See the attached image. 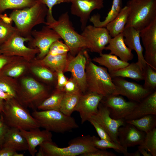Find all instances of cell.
Returning <instances> with one entry per match:
<instances>
[{
    "instance_id": "1",
    "label": "cell",
    "mask_w": 156,
    "mask_h": 156,
    "mask_svg": "<svg viewBox=\"0 0 156 156\" xmlns=\"http://www.w3.org/2000/svg\"><path fill=\"white\" fill-rule=\"evenodd\" d=\"M48 10L38 0L33 6L13 10L9 15L18 32L22 36L31 38V34L36 26L45 24Z\"/></svg>"
},
{
    "instance_id": "2",
    "label": "cell",
    "mask_w": 156,
    "mask_h": 156,
    "mask_svg": "<svg viewBox=\"0 0 156 156\" xmlns=\"http://www.w3.org/2000/svg\"><path fill=\"white\" fill-rule=\"evenodd\" d=\"M0 114L9 127L27 130L40 128L28 110L14 97L4 100L3 110Z\"/></svg>"
},
{
    "instance_id": "3",
    "label": "cell",
    "mask_w": 156,
    "mask_h": 156,
    "mask_svg": "<svg viewBox=\"0 0 156 156\" xmlns=\"http://www.w3.org/2000/svg\"><path fill=\"white\" fill-rule=\"evenodd\" d=\"M69 146L59 147L53 141L44 142L39 146L42 156H76L95 152L99 149L94 146L92 136H82L70 141Z\"/></svg>"
},
{
    "instance_id": "4",
    "label": "cell",
    "mask_w": 156,
    "mask_h": 156,
    "mask_svg": "<svg viewBox=\"0 0 156 156\" xmlns=\"http://www.w3.org/2000/svg\"><path fill=\"white\" fill-rule=\"evenodd\" d=\"M87 90L104 97L113 95L115 90L112 78L107 68L96 65L88 55L86 66Z\"/></svg>"
},
{
    "instance_id": "5",
    "label": "cell",
    "mask_w": 156,
    "mask_h": 156,
    "mask_svg": "<svg viewBox=\"0 0 156 156\" xmlns=\"http://www.w3.org/2000/svg\"><path fill=\"white\" fill-rule=\"evenodd\" d=\"M44 24L59 35L68 47L72 56H75L80 51L87 49L85 38L75 30L68 12L62 14L57 20Z\"/></svg>"
},
{
    "instance_id": "6",
    "label": "cell",
    "mask_w": 156,
    "mask_h": 156,
    "mask_svg": "<svg viewBox=\"0 0 156 156\" xmlns=\"http://www.w3.org/2000/svg\"><path fill=\"white\" fill-rule=\"evenodd\" d=\"M32 116L36 120L40 127L50 131L64 133L79 128L75 119L60 111L35 110Z\"/></svg>"
},
{
    "instance_id": "7",
    "label": "cell",
    "mask_w": 156,
    "mask_h": 156,
    "mask_svg": "<svg viewBox=\"0 0 156 156\" xmlns=\"http://www.w3.org/2000/svg\"><path fill=\"white\" fill-rule=\"evenodd\" d=\"M129 13L125 27L140 31L156 18V0H129Z\"/></svg>"
},
{
    "instance_id": "8",
    "label": "cell",
    "mask_w": 156,
    "mask_h": 156,
    "mask_svg": "<svg viewBox=\"0 0 156 156\" xmlns=\"http://www.w3.org/2000/svg\"><path fill=\"white\" fill-rule=\"evenodd\" d=\"M15 99L25 108L34 110L51 94L41 84L32 78L26 77L21 80Z\"/></svg>"
},
{
    "instance_id": "9",
    "label": "cell",
    "mask_w": 156,
    "mask_h": 156,
    "mask_svg": "<svg viewBox=\"0 0 156 156\" xmlns=\"http://www.w3.org/2000/svg\"><path fill=\"white\" fill-rule=\"evenodd\" d=\"M31 38L22 36L17 31L0 46V54L22 57L31 62L39 53L38 48L28 47L25 45V42L29 41Z\"/></svg>"
},
{
    "instance_id": "10",
    "label": "cell",
    "mask_w": 156,
    "mask_h": 156,
    "mask_svg": "<svg viewBox=\"0 0 156 156\" xmlns=\"http://www.w3.org/2000/svg\"><path fill=\"white\" fill-rule=\"evenodd\" d=\"M81 34L85 39L87 49L92 52L102 53L112 37L105 27L86 26Z\"/></svg>"
},
{
    "instance_id": "11",
    "label": "cell",
    "mask_w": 156,
    "mask_h": 156,
    "mask_svg": "<svg viewBox=\"0 0 156 156\" xmlns=\"http://www.w3.org/2000/svg\"><path fill=\"white\" fill-rule=\"evenodd\" d=\"M31 35L32 38L29 41L30 47L39 49L38 59L43 58L47 54L51 45L61 39L56 32L47 25L43 26L40 30H32Z\"/></svg>"
},
{
    "instance_id": "12",
    "label": "cell",
    "mask_w": 156,
    "mask_h": 156,
    "mask_svg": "<svg viewBox=\"0 0 156 156\" xmlns=\"http://www.w3.org/2000/svg\"><path fill=\"white\" fill-rule=\"evenodd\" d=\"M112 80L115 87L113 95H121L138 103L153 92L143 86L129 81L121 77L113 78Z\"/></svg>"
},
{
    "instance_id": "13",
    "label": "cell",
    "mask_w": 156,
    "mask_h": 156,
    "mask_svg": "<svg viewBox=\"0 0 156 156\" xmlns=\"http://www.w3.org/2000/svg\"><path fill=\"white\" fill-rule=\"evenodd\" d=\"M90 118L99 123L105 129L112 142L120 146L118 139V130L120 127L126 123L124 119H115L112 118L109 108L101 102L98 106V112Z\"/></svg>"
},
{
    "instance_id": "14",
    "label": "cell",
    "mask_w": 156,
    "mask_h": 156,
    "mask_svg": "<svg viewBox=\"0 0 156 156\" xmlns=\"http://www.w3.org/2000/svg\"><path fill=\"white\" fill-rule=\"evenodd\" d=\"M101 102L109 108L111 117L115 119H125L138 103L133 101H127L122 96L117 95L103 97Z\"/></svg>"
},
{
    "instance_id": "15",
    "label": "cell",
    "mask_w": 156,
    "mask_h": 156,
    "mask_svg": "<svg viewBox=\"0 0 156 156\" xmlns=\"http://www.w3.org/2000/svg\"><path fill=\"white\" fill-rule=\"evenodd\" d=\"M88 55L87 52L83 50L79 52L75 56L71 55L65 70V72L71 73L72 77L83 94L87 90L85 69Z\"/></svg>"
},
{
    "instance_id": "16",
    "label": "cell",
    "mask_w": 156,
    "mask_h": 156,
    "mask_svg": "<svg viewBox=\"0 0 156 156\" xmlns=\"http://www.w3.org/2000/svg\"><path fill=\"white\" fill-rule=\"evenodd\" d=\"M140 36L145 50V60L156 70V18L140 31Z\"/></svg>"
},
{
    "instance_id": "17",
    "label": "cell",
    "mask_w": 156,
    "mask_h": 156,
    "mask_svg": "<svg viewBox=\"0 0 156 156\" xmlns=\"http://www.w3.org/2000/svg\"><path fill=\"white\" fill-rule=\"evenodd\" d=\"M70 12L79 17L82 31L87 26L92 12L104 7V0H70Z\"/></svg>"
},
{
    "instance_id": "18",
    "label": "cell",
    "mask_w": 156,
    "mask_h": 156,
    "mask_svg": "<svg viewBox=\"0 0 156 156\" xmlns=\"http://www.w3.org/2000/svg\"><path fill=\"white\" fill-rule=\"evenodd\" d=\"M103 96L97 93L89 92L81 95L75 109L78 112L83 124L96 113L99 104Z\"/></svg>"
},
{
    "instance_id": "19",
    "label": "cell",
    "mask_w": 156,
    "mask_h": 156,
    "mask_svg": "<svg viewBox=\"0 0 156 156\" xmlns=\"http://www.w3.org/2000/svg\"><path fill=\"white\" fill-rule=\"evenodd\" d=\"M146 133L133 125L127 123L120 127L118 130V137L119 144L124 148L139 145L142 142Z\"/></svg>"
},
{
    "instance_id": "20",
    "label": "cell",
    "mask_w": 156,
    "mask_h": 156,
    "mask_svg": "<svg viewBox=\"0 0 156 156\" xmlns=\"http://www.w3.org/2000/svg\"><path fill=\"white\" fill-rule=\"evenodd\" d=\"M20 130L27 142L28 150L32 156H34L37 152L36 148L38 146L45 142L52 141L51 132L46 130L41 131L38 128L28 130Z\"/></svg>"
},
{
    "instance_id": "21",
    "label": "cell",
    "mask_w": 156,
    "mask_h": 156,
    "mask_svg": "<svg viewBox=\"0 0 156 156\" xmlns=\"http://www.w3.org/2000/svg\"><path fill=\"white\" fill-rule=\"evenodd\" d=\"M140 31L133 27H125L123 34L124 42L128 47L131 50L135 51L138 55L137 62L142 69L147 64L143 54L144 49L140 41Z\"/></svg>"
},
{
    "instance_id": "22",
    "label": "cell",
    "mask_w": 156,
    "mask_h": 156,
    "mask_svg": "<svg viewBox=\"0 0 156 156\" xmlns=\"http://www.w3.org/2000/svg\"><path fill=\"white\" fill-rule=\"evenodd\" d=\"M156 115V91L144 98L125 118V120L138 119L149 115Z\"/></svg>"
},
{
    "instance_id": "23",
    "label": "cell",
    "mask_w": 156,
    "mask_h": 156,
    "mask_svg": "<svg viewBox=\"0 0 156 156\" xmlns=\"http://www.w3.org/2000/svg\"><path fill=\"white\" fill-rule=\"evenodd\" d=\"M104 49L110 51V54L118 57L120 60L126 62L132 60L134 57L132 50L125 43L123 33L112 38Z\"/></svg>"
},
{
    "instance_id": "24",
    "label": "cell",
    "mask_w": 156,
    "mask_h": 156,
    "mask_svg": "<svg viewBox=\"0 0 156 156\" xmlns=\"http://www.w3.org/2000/svg\"><path fill=\"white\" fill-rule=\"evenodd\" d=\"M71 55L68 54L56 55L47 54L41 59H34L32 61L34 63L45 66L56 73L61 71L64 72Z\"/></svg>"
},
{
    "instance_id": "25",
    "label": "cell",
    "mask_w": 156,
    "mask_h": 156,
    "mask_svg": "<svg viewBox=\"0 0 156 156\" xmlns=\"http://www.w3.org/2000/svg\"><path fill=\"white\" fill-rule=\"evenodd\" d=\"M3 147H7L15 151L28 150L27 142L21 134L19 129L9 127L5 135L2 145Z\"/></svg>"
},
{
    "instance_id": "26",
    "label": "cell",
    "mask_w": 156,
    "mask_h": 156,
    "mask_svg": "<svg viewBox=\"0 0 156 156\" xmlns=\"http://www.w3.org/2000/svg\"><path fill=\"white\" fill-rule=\"evenodd\" d=\"M129 13V8L126 5L122 8L113 20L107 25L105 27L112 38L123 32Z\"/></svg>"
},
{
    "instance_id": "27",
    "label": "cell",
    "mask_w": 156,
    "mask_h": 156,
    "mask_svg": "<svg viewBox=\"0 0 156 156\" xmlns=\"http://www.w3.org/2000/svg\"><path fill=\"white\" fill-rule=\"evenodd\" d=\"M29 62L22 57H17L6 65L0 71V75L13 78L22 75L29 66Z\"/></svg>"
},
{
    "instance_id": "28",
    "label": "cell",
    "mask_w": 156,
    "mask_h": 156,
    "mask_svg": "<svg viewBox=\"0 0 156 156\" xmlns=\"http://www.w3.org/2000/svg\"><path fill=\"white\" fill-rule=\"evenodd\" d=\"M109 73L112 78L122 77L128 78L137 81L144 80L142 69L137 62H132L123 68Z\"/></svg>"
},
{
    "instance_id": "29",
    "label": "cell",
    "mask_w": 156,
    "mask_h": 156,
    "mask_svg": "<svg viewBox=\"0 0 156 156\" xmlns=\"http://www.w3.org/2000/svg\"><path fill=\"white\" fill-rule=\"evenodd\" d=\"M100 54V56L93 58L92 60L99 65L106 67L109 73L123 68L129 63L118 59L114 55L109 54Z\"/></svg>"
},
{
    "instance_id": "30",
    "label": "cell",
    "mask_w": 156,
    "mask_h": 156,
    "mask_svg": "<svg viewBox=\"0 0 156 156\" xmlns=\"http://www.w3.org/2000/svg\"><path fill=\"white\" fill-rule=\"evenodd\" d=\"M122 0H113L111 8L103 21H101L100 15L97 14L90 18V21L95 27H105L107 25L113 20L120 12L122 8Z\"/></svg>"
},
{
    "instance_id": "31",
    "label": "cell",
    "mask_w": 156,
    "mask_h": 156,
    "mask_svg": "<svg viewBox=\"0 0 156 156\" xmlns=\"http://www.w3.org/2000/svg\"><path fill=\"white\" fill-rule=\"evenodd\" d=\"M82 94L81 91L73 93L64 92L59 111L66 115L71 116L72 113L75 111V108Z\"/></svg>"
},
{
    "instance_id": "32",
    "label": "cell",
    "mask_w": 156,
    "mask_h": 156,
    "mask_svg": "<svg viewBox=\"0 0 156 156\" xmlns=\"http://www.w3.org/2000/svg\"><path fill=\"white\" fill-rule=\"evenodd\" d=\"M64 92L56 89L38 107L39 110H54L59 111Z\"/></svg>"
},
{
    "instance_id": "33",
    "label": "cell",
    "mask_w": 156,
    "mask_h": 156,
    "mask_svg": "<svg viewBox=\"0 0 156 156\" xmlns=\"http://www.w3.org/2000/svg\"><path fill=\"white\" fill-rule=\"evenodd\" d=\"M125 122L146 133L156 128V115H148L138 119L126 120Z\"/></svg>"
},
{
    "instance_id": "34",
    "label": "cell",
    "mask_w": 156,
    "mask_h": 156,
    "mask_svg": "<svg viewBox=\"0 0 156 156\" xmlns=\"http://www.w3.org/2000/svg\"><path fill=\"white\" fill-rule=\"evenodd\" d=\"M37 0H0V14L8 9H21L34 5Z\"/></svg>"
},
{
    "instance_id": "35",
    "label": "cell",
    "mask_w": 156,
    "mask_h": 156,
    "mask_svg": "<svg viewBox=\"0 0 156 156\" xmlns=\"http://www.w3.org/2000/svg\"><path fill=\"white\" fill-rule=\"evenodd\" d=\"M19 88L14 78L0 75V90L15 98Z\"/></svg>"
},
{
    "instance_id": "36",
    "label": "cell",
    "mask_w": 156,
    "mask_h": 156,
    "mask_svg": "<svg viewBox=\"0 0 156 156\" xmlns=\"http://www.w3.org/2000/svg\"><path fill=\"white\" fill-rule=\"evenodd\" d=\"M92 139L94 146L98 149H113L116 152L123 153L124 156L128 152L127 148H124L112 141L100 139L95 136H92Z\"/></svg>"
},
{
    "instance_id": "37",
    "label": "cell",
    "mask_w": 156,
    "mask_h": 156,
    "mask_svg": "<svg viewBox=\"0 0 156 156\" xmlns=\"http://www.w3.org/2000/svg\"><path fill=\"white\" fill-rule=\"evenodd\" d=\"M144 148L153 156H156V128L146 133L144 139L138 146V148Z\"/></svg>"
},
{
    "instance_id": "38",
    "label": "cell",
    "mask_w": 156,
    "mask_h": 156,
    "mask_svg": "<svg viewBox=\"0 0 156 156\" xmlns=\"http://www.w3.org/2000/svg\"><path fill=\"white\" fill-rule=\"evenodd\" d=\"M144 80V87L152 91L156 89V70L146 64L142 69Z\"/></svg>"
},
{
    "instance_id": "39",
    "label": "cell",
    "mask_w": 156,
    "mask_h": 156,
    "mask_svg": "<svg viewBox=\"0 0 156 156\" xmlns=\"http://www.w3.org/2000/svg\"><path fill=\"white\" fill-rule=\"evenodd\" d=\"M33 64L31 69L35 75L46 81L51 82L54 80L55 75L53 71L43 66L34 63Z\"/></svg>"
},
{
    "instance_id": "40",
    "label": "cell",
    "mask_w": 156,
    "mask_h": 156,
    "mask_svg": "<svg viewBox=\"0 0 156 156\" xmlns=\"http://www.w3.org/2000/svg\"><path fill=\"white\" fill-rule=\"evenodd\" d=\"M12 24L5 23L0 19V46L17 31L15 27L13 26Z\"/></svg>"
},
{
    "instance_id": "41",
    "label": "cell",
    "mask_w": 156,
    "mask_h": 156,
    "mask_svg": "<svg viewBox=\"0 0 156 156\" xmlns=\"http://www.w3.org/2000/svg\"><path fill=\"white\" fill-rule=\"evenodd\" d=\"M47 7L48 11L46 17L45 23H51L54 22L55 20L52 14L53 7L57 4L64 3H70V0H38Z\"/></svg>"
},
{
    "instance_id": "42",
    "label": "cell",
    "mask_w": 156,
    "mask_h": 156,
    "mask_svg": "<svg viewBox=\"0 0 156 156\" xmlns=\"http://www.w3.org/2000/svg\"><path fill=\"white\" fill-rule=\"evenodd\" d=\"M69 50L67 46L62 41L58 40L50 47L48 54L56 55L67 54Z\"/></svg>"
},
{
    "instance_id": "43",
    "label": "cell",
    "mask_w": 156,
    "mask_h": 156,
    "mask_svg": "<svg viewBox=\"0 0 156 156\" xmlns=\"http://www.w3.org/2000/svg\"><path fill=\"white\" fill-rule=\"evenodd\" d=\"M88 121L93 126L101 139L112 141L106 131L100 124L91 118Z\"/></svg>"
},
{
    "instance_id": "44",
    "label": "cell",
    "mask_w": 156,
    "mask_h": 156,
    "mask_svg": "<svg viewBox=\"0 0 156 156\" xmlns=\"http://www.w3.org/2000/svg\"><path fill=\"white\" fill-rule=\"evenodd\" d=\"M64 92L66 93H73L81 91L77 83L72 77L68 80L64 86Z\"/></svg>"
},
{
    "instance_id": "45",
    "label": "cell",
    "mask_w": 156,
    "mask_h": 156,
    "mask_svg": "<svg viewBox=\"0 0 156 156\" xmlns=\"http://www.w3.org/2000/svg\"><path fill=\"white\" fill-rule=\"evenodd\" d=\"M9 128L0 114V149L2 148L4 138Z\"/></svg>"
},
{
    "instance_id": "46",
    "label": "cell",
    "mask_w": 156,
    "mask_h": 156,
    "mask_svg": "<svg viewBox=\"0 0 156 156\" xmlns=\"http://www.w3.org/2000/svg\"><path fill=\"white\" fill-rule=\"evenodd\" d=\"M56 74L57 80L56 89L64 91V86L68 80L64 75L63 72L59 71Z\"/></svg>"
},
{
    "instance_id": "47",
    "label": "cell",
    "mask_w": 156,
    "mask_h": 156,
    "mask_svg": "<svg viewBox=\"0 0 156 156\" xmlns=\"http://www.w3.org/2000/svg\"><path fill=\"white\" fill-rule=\"evenodd\" d=\"M81 156H116V155L111 151H108L105 150H100L93 152L84 154Z\"/></svg>"
},
{
    "instance_id": "48",
    "label": "cell",
    "mask_w": 156,
    "mask_h": 156,
    "mask_svg": "<svg viewBox=\"0 0 156 156\" xmlns=\"http://www.w3.org/2000/svg\"><path fill=\"white\" fill-rule=\"evenodd\" d=\"M17 57L9 56L0 54V71L6 65L15 60Z\"/></svg>"
},
{
    "instance_id": "49",
    "label": "cell",
    "mask_w": 156,
    "mask_h": 156,
    "mask_svg": "<svg viewBox=\"0 0 156 156\" xmlns=\"http://www.w3.org/2000/svg\"><path fill=\"white\" fill-rule=\"evenodd\" d=\"M16 152L7 147H3L0 149V156H14Z\"/></svg>"
},
{
    "instance_id": "50",
    "label": "cell",
    "mask_w": 156,
    "mask_h": 156,
    "mask_svg": "<svg viewBox=\"0 0 156 156\" xmlns=\"http://www.w3.org/2000/svg\"><path fill=\"white\" fill-rule=\"evenodd\" d=\"M0 18V19L5 23L11 24L12 23L13 21L11 18L9 16L8 17L5 14H1Z\"/></svg>"
},
{
    "instance_id": "51",
    "label": "cell",
    "mask_w": 156,
    "mask_h": 156,
    "mask_svg": "<svg viewBox=\"0 0 156 156\" xmlns=\"http://www.w3.org/2000/svg\"><path fill=\"white\" fill-rule=\"evenodd\" d=\"M14 97L10 94L5 93L0 90V98L4 100H6Z\"/></svg>"
},
{
    "instance_id": "52",
    "label": "cell",
    "mask_w": 156,
    "mask_h": 156,
    "mask_svg": "<svg viewBox=\"0 0 156 156\" xmlns=\"http://www.w3.org/2000/svg\"><path fill=\"white\" fill-rule=\"evenodd\" d=\"M138 150L140 154L144 156H152L149 152L144 148H138Z\"/></svg>"
},
{
    "instance_id": "53",
    "label": "cell",
    "mask_w": 156,
    "mask_h": 156,
    "mask_svg": "<svg viewBox=\"0 0 156 156\" xmlns=\"http://www.w3.org/2000/svg\"><path fill=\"white\" fill-rule=\"evenodd\" d=\"M140 153L138 150L133 152L129 153L128 152L125 155V156H140Z\"/></svg>"
},
{
    "instance_id": "54",
    "label": "cell",
    "mask_w": 156,
    "mask_h": 156,
    "mask_svg": "<svg viewBox=\"0 0 156 156\" xmlns=\"http://www.w3.org/2000/svg\"><path fill=\"white\" fill-rule=\"evenodd\" d=\"M4 103V100L0 98V114L3 112Z\"/></svg>"
},
{
    "instance_id": "55",
    "label": "cell",
    "mask_w": 156,
    "mask_h": 156,
    "mask_svg": "<svg viewBox=\"0 0 156 156\" xmlns=\"http://www.w3.org/2000/svg\"><path fill=\"white\" fill-rule=\"evenodd\" d=\"M24 155L23 153H18L16 152L14 156H24Z\"/></svg>"
},
{
    "instance_id": "56",
    "label": "cell",
    "mask_w": 156,
    "mask_h": 156,
    "mask_svg": "<svg viewBox=\"0 0 156 156\" xmlns=\"http://www.w3.org/2000/svg\"></svg>"
},
{
    "instance_id": "57",
    "label": "cell",
    "mask_w": 156,
    "mask_h": 156,
    "mask_svg": "<svg viewBox=\"0 0 156 156\" xmlns=\"http://www.w3.org/2000/svg\"></svg>"
}]
</instances>
